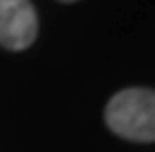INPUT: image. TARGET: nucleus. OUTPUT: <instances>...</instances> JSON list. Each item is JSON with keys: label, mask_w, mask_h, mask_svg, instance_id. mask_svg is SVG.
<instances>
[{"label": "nucleus", "mask_w": 155, "mask_h": 152, "mask_svg": "<svg viewBox=\"0 0 155 152\" xmlns=\"http://www.w3.org/2000/svg\"><path fill=\"white\" fill-rule=\"evenodd\" d=\"M107 128L128 142L155 140V94L148 87L119 89L104 106Z\"/></svg>", "instance_id": "obj_1"}, {"label": "nucleus", "mask_w": 155, "mask_h": 152, "mask_svg": "<svg viewBox=\"0 0 155 152\" xmlns=\"http://www.w3.org/2000/svg\"><path fill=\"white\" fill-rule=\"evenodd\" d=\"M58 2H78V0H58Z\"/></svg>", "instance_id": "obj_3"}, {"label": "nucleus", "mask_w": 155, "mask_h": 152, "mask_svg": "<svg viewBox=\"0 0 155 152\" xmlns=\"http://www.w3.org/2000/svg\"><path fill=\"white\" fill-rule=\"evenodd\" d=\"M39 36V17L29 0H0V48L19 53Z\"/></svg>", "instance_id": "obj_2"}]
</instances>
